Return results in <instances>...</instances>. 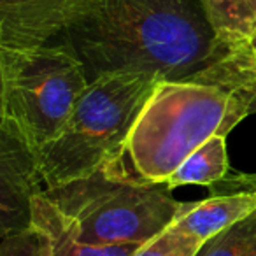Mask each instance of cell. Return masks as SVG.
I'll return each instance as SVG.
<instances>
[{"label":"cell","instance_id":"obj_16","mask_svg":"<svg viewBox=\"0 0 256 256\" xmlns=\"http://www.w3.org/2000/svg\"><path fill=\"white\" fill-rule=\"evenodd\" d=\"M249 50H251L252 58H254V62H256V34L252 36V39L249 40Z\"/></svg>","mask_w":256,"mask_h":256},{"label":"cell","instance_id":"obj_3","mask_svg":"<svg viewBox=\"0 0 256 256\" xmlns=\"http://www.w3.org/2000/svg\"><path fill=\"white\" fill-rule=\"evenodd\" d=\"M126 158L44 195L76 228L81 240L96 246L144 244L170 226L182 204L167 182L142 178Z\"/></svg>","mask_w":256,"mask_h":256},{"label":"cell","instance_id":"obj_6","mask_svg":"<svg viewBox=\"0 0 256 256\" xmlns=\"http://www.w3.org/2000/svg\"><path fill=\"white\" fill-rule=\"evenodd\" d=\"M39 151L8 120H0V234L32 226L34 200L46 192Z\"/></svg>","mask_w":256,"mask_h":256},{"label":"cell","instance_id":"obj_14","mask_svg":"<svg viewBox=\"0 0 256 256\" xmlns=\"http://www.w3.org/2000/svg\"><path fill=\"white\" fill-rule=\"evenodd\" d=\"M0 256H50V240L36 224L2 235Z\"/></svg>","mask_w":256,"mask_h":256},{"label":"cell","instance_id":"obj_13","mask_svg":"<svg viewBox=\"0 0 256 256\" xmlns=\"http://www.w3.org/2000/svg\"><path fill=\"white\" fill-rule=\"evenodd\" d=\"M202 246L204 242L172 223L156 237L144 242L134 256H196Z\"/></svg>","mask_w":256,"mask_h":256},{"label":"cell","instance_id":"obj_11","mask_svg":"<svg viewBox=\"0 0 256 256\" xmlns=\"http://www.w3.org/2000/svg\"><path fill=\"white\" fill-rule=\"evenodd\" d=\"M202 6L221 42L248 46L256 34V0H202Z\"/></svg>","mask_w":256,"mask_h":256},{"label":"cell","instance_id":"obj_4","mask_svg":"<svg viewBox=\"0 0 256 256\" xmlns=\"http://www.w3.org/2000/svg\"><path fill=\"white\" fill-rule=\"evenodd\" d=\"M160 81L124 72L90 82L64 130L39 151L46 188L86 178L126 156L134 126Z\"/></svg>","mask_w":256,"mask_h":256},{"label":"cell","instance_id":"obj_2","mask_svg":"<svg viewBox=\"0 0 256 256\" xmlns=\"http://www.w3.org/2000/svg\"><path fill=\"white\" fill-rule=\"evenodd\" d=\"M251 102V93L209 79L160 81L128 139V160L142 178L165 182L204 142L249 116Z\"/></svg>","mask_w":256,"mask_h":256},{"label":"cell","instance_id":"obj_8","mask_svg":"<svg viewBox=\"0 0 256 256\" xmlns=\"http://www.w3.org/2000/svg\"><path fill=\"white\" fill-rule=\"evenodd\" d=\"M256 210V193L207 196L200 202L182 204L174 224L206 244L232 224Z\"/></svg>","mask_w":256,"mask_h":256},{"label":"cell","instance_id":"obj_17","mask_svg":"<svg viewBox=\"0 0 256 256\" xmlns=\"http://www.w3.org/2000/svg\"><path fill=\"white\" fill-rule=\"evenodd\" d=\"M249 114H256V95H254V98H252V102H251V107H249Z\"/></svg>","mask_w":256,"mask_h":256},{"label":"cell","instance_id":"obj_1","mask_svg":"<svg viewBox=\"0 0 256 256\" xmlns=\"http://www.w3.org/2000/svg\"><path fill=\"white\" fill-rule=\"evenodd\" d=\"M54 40L76 54L90 82L139 72L162 81L209 79L256 95L249 44L221 42L202 0H70Z\"/></svg>","mask_w":256,"mask_h":256},{"label":"cell","instance_id":"obj_7","mask_svg":"<svg viewBox=\"0 0 256 256\" xmlns=\"http://www.w3.org/2000/svg\"><path fill=\"white\" fill-rule=\"evenodd\" d=\"M70 0H0V46L28 48L54 40Z\"/></svg>","mask_w":256,"mask_h":256},{"label":"cell","instance_id":"obj_12","mask_svg":"<svg viewBox=\"0 0 256 256\" xmlns=\"http://www.w3.org/2000/svg\"><path fill=\"white\" fill-rule=\"evenodd\" d=\"M196 256H256V210L209 238Z\"/></svg>","mask_w":256,"mask_h":256},{"label":"cell","instance_id":"obj_15","mask_svg":"<svg viewBox=\"0 0 256 256\" xmlns=\"http://www.w3.org/2000/svg\"><path fill=\"white\" fill-rule=\"evenodd\" d=\"M235 193H256V174H238L221 179L209 186V196L235 195Z\"/></svg>","mask_w":256,"mask_h":256},{"label":"cell","instance_id":"obj_10","mask_svg":"<svg viewBox=\"0 0 256 256\" xmlns=\"http://www.w3.org/2000/svg\"><path fill=\"white\" fill-rule=\"evenodd\" d=\"M228 153L226 137L214 136L195 150L167 179L172 190L178 186L198 184L212 186L228 176Z\"/></svg>","mask_w":256,"mask_h":256},{"label":"cell","instance_id":"obj_9","mask_svg":"<svg viewBox=\"0 0 256 256\" xmlns=\"http://www.w3.org/2000/svg\"><path fill=\"white\" fill-rule=\"evenodd\" d=\"M32 224L50 240V256H134L142 244L96 246L81 240L72 223L46 195L34 200Z\"/></svg>","mask_w":256,"mask_h":256},{"label":"cell","instance_id":"obj_5","mask_svg":"<svg viewBox=\"0 0 256 256\" xmlns=\"http://www.w3.org/2000/svg\"><path fill=\"white\" fill-rule=\"evenodd\" d=\"M90 84L65 44L0 46V120H8L37 151L64 130Z\"/></svg>","mask_w":256,"mask_h":256}]
</instances>
